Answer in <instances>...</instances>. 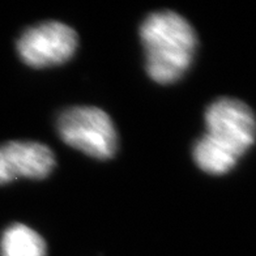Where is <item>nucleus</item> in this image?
<instances>
[{
    "instance_id": "obj_3",
    "label": "nucleus",
    "mask_w": 256,
    "mask_h": 256,
    "mask_svg": "<svg viewBox=\"0 0 256 256\" xmlns=\"http://www.w3.org/2000/svg\"><path fill=\"white\" fill-rule=\"evenodd\" d=\"M204 138L236 160L244 156L255 142V118L252 110L236 98H220L206 112Z\"/></svg>"
},
{
    "instance_id": "obj_4",
    "label": "nucleus",
    "mask_w": 256,
    "mask_h": 256,
    "mask_svg": "<svg viewBox=\"0 0 256 256\" xmlns=\"http://www.w3.org/2000/svg\"><path fill=\"white\" fill-rule=\"evenodd\" d=\"M78 46V33L59 21H46L29 28L17 40L21 60L33 68H48L68 62Z\"/></svg>"
},
{
    "instance_id": "obj_1",
    "label": "nucleus",
    "mask_w": 256,
    "mask_h": 256,
    "mask_svg": "<svg viewBox=\"0 0 256 256\" xmlns=\"http://www.w3.org/2000/svg\"><path fill=\"white\" fill-rule=\"evenodd\" d=\"M146 74L157 84L176 82L191 66L198 37L184 17L172 10L149 14L140 28Z\"/></svg>"
},
{
    "instance_id": "obj_5",
    "label": "nucleus",
    "mask_w": 256,
    "mask_h": 256,
    "mask_svg": "<svg viewBox=\"0 0 256 256\" xmlns=\"http://www.w3.org/2000/svg\"><path fill=\"white\" fill-rule=\"evenodd\" d=\"M55 168V156L37 142H8L0 145V184L18 178L44 179Z\"/></svg>"
},
{
    "instance_id": "obj_2",
    "label": "nucleus",
    "mask_w": 256,
    "mask_h": 256,
    "mask_svg": "<svg viewBox=\"0 0 256 256\" xmlns=\"http://www.w3.org/2000/svg\"><path fill=\"white\" fill-rule=\"evenodd\" d=\"M56 127L66 144L93 158H112L118 149V134L112 118L94 106L64 110Z\"/></svg>"
},
{
    "instance_id": "obj_6",
    "label": "nucleus",
    "mask_w": 256,
    "mask_h": 256,
    "mask_svg": "<svg viewBox=\"0 0 256 256\" xmlns=\"http://www.w3.org/2000/svg\"><path fill=\"white\" fill-rule=\"evenodd\" d=\"M46 242L37 232L24 224H14L0 238L2 256H46Z\"/></svg>"
}]
</instances>
